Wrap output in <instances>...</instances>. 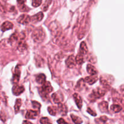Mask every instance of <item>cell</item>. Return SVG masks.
I'll return each mask as SVG.
<instances>
[{
  "instance_id": "1",
  "label": "cell",
  "mask_w": 124,
  "mask_h": 124,
  "mask_svg": "<svg viewBox=\"0 0 124 124\" xmlns=\"http://www.w3.org/2000/svg\"><path fill=\"white\" fill-rule=\"evenodd\" d=\"M46 32L43 28L41 27H39L35 29L31 35L32 39L36 43H41L43 42L46 38Z\"/></svg>"
},
{
  "instance_id": "11",
  "label": "cell",
  "mask_w": 124,
  "mask_h": 124,
  "mask_svg": "<svg viewBox=\"0 0 124 124\" xmlns=\"http://www.w3.org/2000/svg\"><path fill=\"white\" fill-rule=\"evenodd\" d=\"M24 90H25V88L23 86L18 85H15L13 86V88H12V92H13V94L15 96L20 95L24 92Z\"/></svg>"
},
{
  "instance_id": "21",
  "label": "cell",
  "mask_w": 124,
  "mask_h": 124,
  "mask_svg": "<svg viewBox=\"0 0 124 124\" xmlns=\"http://www.w3.org/2000/svg\"><path fill=\"white\" fill-rule=\"evenodd\" d=\"M70 116H71L72 121H73V122L75 124H81L82 123V120L81 117H78V116H76V115H73V114H71Z\"/></svg>"
},
{
  "instance_id": "32",
  "label": "cell",
  "mask_w": 124,
  "mask_h": 124,
  "mask_svg": "<svg viewBox=\"0 0 124 124\" xmlns=\"http://www.w3.org/2000/svg\"><path fill=\"white\" fill-rule=\"evenodd\" d=\"M108 120V118L106 117V116H102V117L98 118L96 121H99V122L100 123H102L103 124H105V122H107V121Z\"/></svg>"
},
{
  "instance_id": "20",
  "label": "cell",
  "mask_w": 124,
  "mask_h": 124,
  "mask_svg": "<svg viewBox=\"0 0 124 124\" xmlns=\"http://www.w3.org/2000/svg\"><path fill=\"white\" fill-rule=\"evenodd\" d=\"M87 52H88V47H87V44L85 42H82L80 45V52L81 54H82L83 55L87 54Z\"/></svg>"
},
{
  "instance_id": "2",
  "label": "cell",
  "mask_w": 124,
  "mask_h": 124,
  "mask_svg": "<svg viewBox=\"0 0 124 124\" xmlns=\"http://www.w3.org/2000/svg\"><path fill=\"white\" fill-rule=\"evenodd\" d=\"M49 28L53 36H55L56 38H59L61 36L62 32L61 27L58 22L56 21L52 22L50 25Z\"/></svg>"
},
{
  "instance_id": "28",
  "label": "cell",
  "mask_w": 124,
  "mask_h": 124,
  "mask_svg": "<svg viewBox=\"0 0 124 124\" xmlns=\"http://www.w3.org/2000/svg\"><path fill=\"white\" fill-rule=\"evenodd\" d=\"M18 8L21 12H27L30 10V8L25 5V4H18Z\"/></svg>"
},
{
  "instance_id": "33",
  "label": "cell",
  "mask_w": 124,
  "mask_h": 124,
  "mask_svg": "<svg viewBox=\"0 0 124 124\" xmlns=\"http://www.w3.org/2000/svg\"><path fill=\"white\" fill-rule=\"evenodd\" d=\"M87 112L89 114H90V115L93 116H96L97 115L95 111H93V110H92L90 107H88V108H87Z\"/></svg>"
},
{
  "instance_id": "17",
  "label": "cell",
  "mask_w": 124,
  "mask_h": 124,
  "mask_svg": "<svg viewBox=\"0 0 124 124\" xmlns=\"http://www.w3.org/2000/svg\"><path fill=\"white\" fill-rule=\"evenodd\" d=\"M99 108L102 113H107L108 111V104L107 102L103 101L99 104Z\"/></svg>"
},
{
  "instance_id": "6",
  "label": "cell",
  "mask_w": 124,
  "mask_h": 124,
  "mask_svg": "<svg viewBox=\"0 0 124 124\" xmlns=\"http://www.w3.org/2000/svg\"><path fill=\"white\" fill-rule=\"evenodd\" d=\"M17 22L19 24L26 25L30 23V16L28 15L23 14L18 17L17 19Z\"/></svg>"
},
{
  "instance_id": "19",
  "label": "cell",
  "mask_w": 124,
  "mask_h": 124,
  "mask_svg": "<svg viewBox=\"0 0 124 124\" xmlns=\"http://www.w3.org/2000/svg\"><path fill=\"white\" fill-rule=\"evenodd\" d=\"M36 81L39 84H44L46 81V75L43 73L39 74L38 75L36 76Z\"/></svg>"
},
{
  "instance_id": "36",
  "label": "cell",
  "mask_w": 124,
  "mask_h": 124,
  "mask_svg": "<svg viewBox=\"0 0 124 124\" xmlns=\"http://www.w3.org/2000/svg\"><path fill=\"white\" fill-rule=\"evenodd\" d=\"M23 124H32L31 122H29V121H24V122H23Z\"/></svg>"
},
{
  "instance_id": "5",
  "label": "cell",
  "mask_w": 124,
  "mask_h": 124,
  "mask_svg": "<svg viewBox=\"0 0 124 124\" xmlns=\"http://www.w3.org/2000/svg\"><path fill=\"white\" fill-rule=\"evenodd\" d=\"M52 99L55 104H61L64 101V96L61 92H56L52 94Z\"/></svg>"
},
{
  "instance_id": "3",
  "label": "cell",
  "mask_w": 124,
  "mask_h": 124,
  "mask_svg": "<svg viewBox=\"0 0 124 124\" xmlns=\"http://www.w3.org/2000/svg\"><path fill=\"white\" fill-rule=\"evenodd\" d=\"M114 81L113 76L109 75H103L100 78V82L102 85L105 87H108L111 85Z\"/></svg>"
},
{
  "instance_id": "31",
  "label": "cell",
  "mask_w": 124,
  "mask_h": 124,
  "mask_svg": "<svg viewBox=\"0 0 124 124\" xmlns=\"http://www.w3.org/2000/svg\"><path fill=\"white\" fill-rule=\"evenodd\" d=\"M31 104H32L33 107L34 108L38 109V110H39L40 108H41V104H40L38 102H36V101H33L31 102Z\"/></svg>"
},
{
  "instance_id": "26",
  "label": "cell",
  "mask_w": 124,
  "mask_h": 124,
  "mask_svg": "<svg viewBox=\"0 0 124 124\" xmlns=\"http://www.w3.org/2000/svg\"><path fill=\"white\" fill-rule=\"evenodd\" d=\"M47 110H48V113H49L50 115H52V116H56L57 113L56 107H55L54 106L48 107Z\"/></svg>"
},
{
  "instance_id": "23",
  "label": "cell",
  "mask_w": 124,
  "mask_h": 124,
  "mask_svg": "<svg viewBox=\"0 0 124 124\" xmlns=\"http://www.w3.org/2000/svg\"><path fill=\"white\" fill-rule=\"evenodd\" d=\"M111 110L115 113H119L122 110V107L118 104H113L111 106Z\"/></svg>"
},
{
  "instance_id": "8",
  "label": "cell",
  "mask_w": 124,
  "mask_h": 124,
  "mask_svg": "<svg viewBox=\"0 0 124 124\" xmlns=\"http://www.w3.org/2000/svg\"><path fill=\"white\" fill-rule=\"evenodd\" d=\"M20 75H21V68L20 65H18L16 67V69L15 70V72L13 75V79H12V81L13 83L15 84H16L18 83L20 79Z\"/></svg>"
},
{
  "instance_id": "27",
  "label": "cell",
  "mask_w": 124,
  "mask_h": 124,
  "mask_svg": "<svg viewBox=\"0 0 124 124\" xmlns=\"http://www.w3.org/2000/svg\"><path fill=\"white\" fill-rule=\"evenodd\" d=\"M52 1H50V0H47V1H45L44 3L42 4V11H44V12L47 11V10H48V7H49L51 3H52Z\"/></svg>"
},
{
  "instance_id": "18",
  "label": "cell",
  "mask_w": 124,
  "mask_h": 124,
  "mask_svg": "<svg viewBox=\"0 0 124 124\" xmlns=\"http://www.w3.org/2000/svg\"><path fill=\"white\" fill-rule=\"evenodd\" d=\"M87 71L90 76H93V75H96L98 74V70H96L95 67L93 65L91 64H88L87 66Z\"/></svg>"
},
{
  "instance_id": "22",
  "label": "cell",
  "mask_w": 124,
  "mask_h": 124,
  "mask_svg": "<svg viewBox=\"0 0 124 124\" xmlns=\"http://www.w3.org/2000/svg\"><path fill=\"white\" fill-rule=\"evenodd\" d=\"M75 61H76V62L79 65H81L84 62V55L82 54H81V53H79L77 54L76 57H75Z\"/></svg>"
},
{
  "instance_id": "34",
  "label": "cell",
  "mask_w": 124,
  "mask_h": 124,
  "mask_svg": "<svg viewBox=\"0 0 124 124\" xmlns=\"http://www.w3.org/2000/svg\"><path fill=\"white\" fill-rule=\"evenodd\" d=\"M58 124H68L67 122H65V120L62 118H60L58 120Z\"/></svg>"
},
{
  "instance_id": "30",
  "label": "cell",
  "mask_w": 124,
  "mask_h": 124,
  "mask_svg": "<svg viewBox=\"0 0 124 124\" xmlns=\"http://www.w3.org/2000/svg\"><path fill=\"white\" fill-rule=\"evenodd\" d=\"M31 4L34 7H37L42 4V1L41 0H33Z\"/></svg>"
},
{
  "instance_id": "37",
  "label": "cell",
  "mask_w": 124,
  "mask_h": 124,
  "mask_svg": "<svg viewBox=\"0 0 124 124\" xmlns=\"http://www.w3.org/2000/svg\"></svg>"
},
{
  "instance_id": "24",
  "label": "cell",
  "mask_w": 124,
  "mask_h": 124,
  "mask_svg": "<svg viewBox=\"0 0 124 124\" xmlns=\"http://www.w3.org/2000/svg\"><path fill=\"white\" fill-rule=\"evenodd\" d=\"M85 86V82L84 79H80L79 81L78 82L76 88L77 90H81L82 88H84Z\"/></svg>"
},
{
  "instance_id": "16",
  "label": "cell",
  "mask_w": 124,
  "mask_h": 124,
  "mask_svg": "<svg viewBox=\"0 0 124 124\" xmlns=\"http://www.w3.org/2000/svg\"><path fill=\"white\" fill-rule=\"evenodd\" d=\"M38 116L37 111L33 110H28L25 115V118L27 119H35Z\"/></svg>"
},
{
  "instance_id": "12",
  "label": "cell",
  "mask_w": 124,
  "mask_h": 124,
  "mask_svg": "<svg viewBox=\"0 0 124 124\" xmlns=\"http://www.w3.org/2000/svg\"><path fill=\"white\" fill-rule=\"evenodd\" d=\"M58 107L56 108L57 111H58L59 114L63 115V116L66 115L68 111L67 107L66 105L65 104H62V103L58 104Z\"/></svg>"
},
{
  "instance_id": "10",
  "label": "cell",
  "mask_w": 124,
  "mask_h": 124,
  "mask_svg": "<svg viewBox=\"0 0 124 124\" xmlns=\"http://www.w3.org/2000/svg\"><path fill=\"white\" fill-rule=\"evenodd\" d=\"M44 18V14L42 12H40L36 14L30 16V22L32 23H37L42 21Z\"/></svg>"
},
{
  "instance_id": "14",
  "label": "cell",
  "mask_w": 124,
  "mask_h": 124,
  "mask_svg": "<svg viewBox=\"0 0 124 124\" xmlns=\"http://www.w3.org/2000/svg\"><path fill=\"white\" fill-rule=\"evenodd\" d=\"M13 24L10 21H5L1 25V29L2 31H6L7 30H11L13 29Z\"/></svg>"
},
{
  "instance_id": "13",
  "label": "cell",
  "mask_w": 124,
  "mask_h": 124,
  "mask_svg": "<svg viewBox=\"0 0 124 124\" xmlns=\"http://www.w3.org/2000/svg\"><path fill=\"white\" fill-rule=\"evenodd\" d=\"M84 80L85 82H87L89 85H93L97 82L98 80V77L96 75H93V76H87L84 79Z\"/></svg>"
},
{
  "instance_id": "25",
  "label": "cell",
  "mask_w": 124,
  "mask_h": 124,
  "mask_svg": "<svg viewBox=\"0 0 124 124\" xmlns=\"http://www.w3.org/2000/svg\"><path fill=\"white\" fill-rule=\"evenodd\" d=\"M22 102L21 99H17L16 100L15 105V113L19 112V109H20L21 106Z\"/></svg>"
},
{
  "instance_id": "4",
  "label": "cell",
  "mask_w": 124,
  "mask_h": 124,
  "mask_svg": "<svg viewBox=\"0 0 124 124\" xmlns=\"http://www.w3.org/2000/svg\"><path fill=\"white\" fill-rule=\"evenodd\" d=\"M107 90L104 88H100V87H98L96 89L93 90L92 94L90 95V97L91 98H93L94 99H99V98H101V97L104 96L106 93Z\"/></svg>"
},
{
  "instance_id": "9",
  "label": "cell",
  "mask_w": 124,
  "mask_h": 124,
  "mask_svg": "<svg viewBox=\"0 0 124 124\" xmlns=\"http://www.w3.org/2000/svg\"><path fill=\"white\" fill-rule=\"evenodd\" d=\"M65 64L69 68L72 69L76 66V61H75V57L73 55H70L68 57L67 59L65 61Z\"/></svg>"
},
{
  "instance_id": "35",
  "label": "cell",
  "mask_w": 124,
  "mask_h": 124,
  "mask_svg": "<svg viewBox=\"0 0 124 124\" xmlns=\"http://www.w3.org/2000/svg\"><path fill=\"white\" fill-rule=\"evenodd\" d=\"M26 2V1H17L18 4H24Z\"/></svg>"
},
{
  "instance_id": "29",
  "label": "cell",
  "mask_w": 124,
  "mask_h": 124,
  "mask_svg": "<svg viewBox=\"0 0 124 124\" xmlns=\"http://www.w3.org/2000/svg\"><path fill=\"white\" fill-rule=\"evenodd\" d=\"M40 123L41 124H52L50 120L48 117H44L41 118V119H40Z\"/></svg>"
},
{
  "instance_id": "7",
  "label": "cell",
  "mask_w": 124,
  "mask_h": 124,
  "mask_svg": "<svg viewBox=\"0 0 124 124\" xmlns=\"http://www.w3.org/2000/svg\"><path fill=\"white\" fill-rule=\"evenodd\" d=\"M41 91L44 94H49L53 91V87L48 81H46L44 84H42L41 88Z\"/></svg>"
},
{
  "instance_id": "15",
  "label": "cell",
  "mask_w": 124,
  "mask_h": 124,
  "mask_svg": "<svg viewBox=\"0 0 124 124\" xmlns=\"http://www.w3.org/2000/svg\"><path fill=\"white\" fill-rule=\"evenodd\" d=\"M73 98L78 108L81 109L82 107V99L81 96L76 93L73 94Z\"/></svg>"
}]
</instances>
